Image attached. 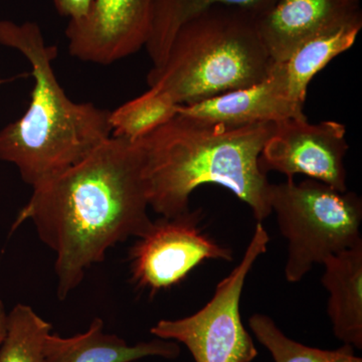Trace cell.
Masks as SVG:
<instances>
[{"label": "cell", "mask_w": 362, "mask_h": 362, "mask_svg": "<svg viewBox=\"0 0 362 362\" xmlns=\"http://www.w3.org/2000/svg\"><path fill=\"white\" fill-rule=\"evenodd\" d=\"M148 197L137 143L111 136L89 156L33 188L11 233L26 221L54 252L57 296L65 300L107 252L148 230Z\"/></svg>", "instance_id": "6da1fadb"}, {"label": "cell", "mask_w": 362, "mask_h": 362, "mask_svg": "<svg viewBox=\"0 0 362 362\" xmlns=\"http://www.w3.org/2000/svg\"><path fill=\"white\" fill-rule=\"evenodd\" d=\"M275 123L230 126L177 114L136 141L141 152L150 209L173 218L189 211L202 185H220L251 209L262 223L272 214L271 183L259 168Z\"/></svg>", "instance_id": "7a4b0ae2"}, {"label": "cell", "mask_w": 362, "mask_h": 362, "mask_svg": "<svg viewBox=\"0 0 362 362\" xmlns=\"http://www.w3.org/2000/svg\"><path fill=\"white\" fill-rule=\"evenodd\" d=\"M0 45L28 59L35 80L28 110L0 130V160L16 166L33 188L108 140L110 111L68 97L52 66L58 51L47 44L37 23L0 21Z\"/></svg>", "instance_id": "3957f363"}, {"label": "cell", "mask_w": 362, "mask_h": 362, "mask_svg": "<svg viewBox=\"0 0 362 362\" xmlns=\"http://www.w3.org/2000/svg\"><path fill=\"white\" fill-rule=\"evenodd\" d=\"M257 18L237 6L202 11L176 33L162 65L150 70L149 88L190 105L265 80L274 62Z\"/></svg>", "instance_id": "277c9868"}, {"label": "cell", "mask_w": 362, "mask_h": 362, "mask_svg": "<svg viewBox=\"0 0 362 362\" xmlns=\"http://www.w3.org/2000/svg\"><path fill=\"white\" fill-rule=\"evenodd\" d=\"M269 204L288 240L285 278L297 283L330 255L362 245V199L314 180L271 183Z\"/></svg>", "instance_id": "5b68a950"}, {"label": "cell", "mask_w": 362, "mask_h": 362, "mask_svg": "<svg viewBox=\"0 0 362 362\" xmlns=\"http://www.w3.org/2000/svg\"><path fill=\"white\" fill-rule=\"evenodd\" d=\"M270 238L258 223L239 265L216 286L204 307L185 318L163 319L150 329L153 337L185 345L194 362H252L258 350L240 317L246 279L265 254Z\"/></svg>", "instance_id": "8992f818"}, {"label": "cell", "mask_w": 362, "mask_h": 362, "mask_svg": "<svg viewBox=\"0 0 362 362\" xmlns=\"http://www.w3.org/2000/svg\"><path fill=\"white\" fill-rule=\"evenodd\" d=\"M204 209L160 216L129 251L131 282L151 295L180 284L206 259H233L232 249L204 232Z\"/></svg>", "instance_id": "52a82bcc"}, {"label": "cell", "mask_w": 362, "mask_h": 362, "mask_svg": "<svg viewBox=\"0 0 362 362\" xmlns=\"http://www.w3.org/2000/svg\"><path fill=\"white\" fill-rule=\"evenodd\" d=\"M349 145L344 124L334 120L309 123L306 118L276 124L259 156L264 173L277 171L288 178L302 175L346 192L345 156Z\"/></svg>", "instance_id": "ba28073f"}, {"label": "cell", "mask_w": 362, "mask_h": 362, "mask_svg": "<svg viewBox=\"0 0 362 362\" xmlns=\"http://www.w3.org/2000/svg\"><path fill=\"white\" fill-rule=\"evenodd\" d=\"M154 0H93L84 16L69 21V52L74 58L111 65L145 47Z\"/></svg>", "instance_id": "9c48e42d"}, {"label": "cell", "mask_w": 362, "mask_h": 362, "mask_svg": "<svg viewBox=\"0 0 362 362\" xmlns=\"http://www.w3.org/2000/svg\"><path fill=\"white\" fill-rule=\"evenodd\" d=\"M362 23L361 0H279L257 18L262 42L274 63L289 58L318 35Z\"/></svg>", "instance_id": "30bf717a"}, {"label": "cell", "mask_w": 362, "mask_h": 362, "mask_svg": "<svg viewBox=\"0 0 362 362\" xmlns=\"http://www.w3.org/2000/svg\"><path fill=\"white\" fill-rule=\"evenodd\" d=\"M177 114L230 126L280 123L306 118L304 105L288 98L272 73L257 84L190 105H180Z\"/></svg>", "instance_id": "8fae6325"}, {"label": "cell", "mask_w": 362, "mask_h": 362, "mask_svg": "<svg viewBox=\"0 0 362 362\" xmlns=\"http://www.w3.org/2000/svg\"><path fill=\"white\" fill-rule=\"evenodd\" d=\"M99 317L90 321L84 332L63 337L49 333L45 344V362H134L146 357L175 359L180 346L173 340L154 338L128 344L125 339L104 330Z\"/></svg>", "instance_id": "7c38bea8"}, {"label": "cell", "mask_w": 362, "mask_h": 362, "mask_svg": "<svg viewBox=\"0 0 362 362\" xmlns=\"http://www.w3.org/2000/svg\"><path fill=\"white\" fill-rule=\"evenodd\" d=\"M321 265L333 334L343 344L362 349V245L330 255Z\"/></svg>", "instance_id": "4fadbf2b"}, {"label": "cell", "mask_w": 362, "mask_h": 362, "mask_svg": "<svg viewBox=\"0 0 362 362\" xmlns=\"http://www.w3.org/2000/svg\"><path fill=\"white\" fill-rule=\"evenodd\" d=\"M362 23H352L304 42L286 61L274 63L271 71L278 78L289 99L304 105L309 84L332 59L356 44Z\"/></svg>", "instance_id": "5bb4252c"}, {"label": "cell", "mask_w": 362, "mask_h": 362, "mask_svg": "<svg viewBox=\"0 0 362 362\" xmlns=\"http://www.w3.org/2000/svg\"><path fill=\"white\" fill-rule=\"evenodd\" d=\"M279 0H154L151 30L145 49L153 68L162 65L176 33L187 21L214 6L240 7L259 16Z\"/></svg>", "instance_id": "9a60e30c"}, {"label": "cell", "mask_w": 362, "mask_h": 362, "mask_svg": "<svg viewBox=\"0 0 362 362\" xmlns=\"http://www.w3.org/2000/svg\"><path fill=\"white\" fill-rule=\"evenodd\" d=\"M178 106L166 93L149 88L144 94L110 112L112 136L138 141L177 115Z\"/></svg>", "instance_id": "2e32d148"}, {"label": "cell", "mask_w": 362, "mask_h": 362, "mask_svg": "<svg viewBox=\"0 0 362 362\" xmlns=\"http://www.w3.org/2000/svg\"><path fill=\"white\" fill-rule=\"evenodd\" d=\"M249 326L275 362H362L350 345L343 344L337 349H320L293 340L265 314H252Z\"/></svg>", "instance_id": "e0dca14e"}, {"label": "cell", "mask_w": 362, "mask_h": 362, "mask_svg": "<svg viewBox=\"0 0 362 362\" xmlns=\"http://www.w3.org/2000/svg\"><path fill=\"white\" fill-rule=\"evenodd\" d=\"M52 324L32 307L18 303L7 312L6 330L0 343V362H45V344Z\"/></svg>", "instance_id": "ac0fdd59"}, {"label": "cell", "mask_w": 362, "mask_h": 362, "mask_svg": "<svg viewBox=\"0 0 362 362\" xmlns=\"http://www.w3.org/2000/svg\"><path fill=\"white\" fill-rule=\"evenodd\" d=\"M59 16L77 20L87 13L93 0H52Z\"/></svg>", "instance_id": "d6986e66"}, {"label": "cell", "mask_w": 362, "mask_h": 362, "mask_svg": "<svg viewBox=\"0 0 362 362\" xmlns=\"http://www.w3.org/2000/svg\"><path fill=\"white\" fill-rule=\"evenodd\" d=\"M7 311L4 302L0 300V343L4 340L6 330Z\"/></svg>", "instance_id": "ffe728a7"}]
</instances>
